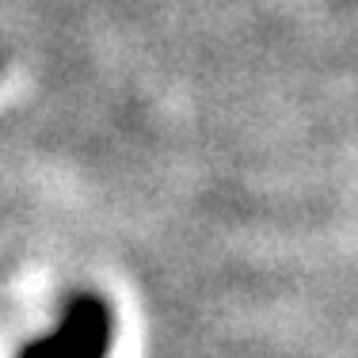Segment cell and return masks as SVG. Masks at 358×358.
<instances>
[{"mask_svg":"<svg viewBox=\"0 0 358 358\" xmlns=\"http://www.w3.org/2000/svg\"><path fill=\"white\" fill-rule=\"evenodd\" d=\"M115 347V309L99 294H76L65 301L57 324L31 339L20 358H110Z\"/></svg>","mask_w":358,"mask_h":358,"instance_id":"obj_1","label":"cell"}]
</instances>
